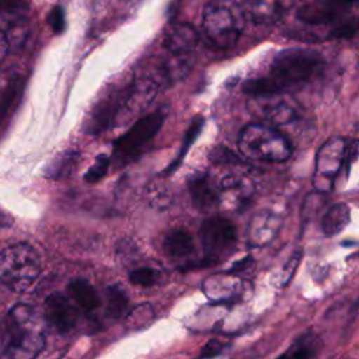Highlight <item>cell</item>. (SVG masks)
<instances>
[{
    "label": "cell",
    "mask_w": 359,
    "mask_h": 359,
    "mask_svg": "<svg viewBox=\"0 0 359 359\" xmlns=\"http://www.w3.org/2000/svg\"><path fill=\"white\" fill-rule=\"evenodd\" d=\"M323 66L318 52L304 48H287L278 52L265 74L245 80L243 91L250 95L283 94L310 80Z\"/></svg>",
    "instance_id": "1"
},
{
    "label": "cell",
    "mask_w": 359,
    "mask_h": 359,
    "mask_svg": "<svg viewBox=\"0 0 359 359\" xmlns=\"http://www.w3.org/2000/svg\"><path fill=\"white\" fill-rule=\"evenodd\" d=\"M45 346L41 316L28 304H15L0 324V356L13 359L35 358Z\"/></svg>",
    "instance_id": "2"
},
{
    "label": "cell",
    "mask_w": 359,
    "mask_h": 359,
    "mask_svg": "<svg viewBox=\"0 0 359 359\" xmlns=\"http://www.w3.org/2000/svg\"><path fill=\"white\" fill-rule=\"evenodd\" d=\"M244 28V11L233 0H210L202 13V29L219 49L233 48Z\"/></svg>",
    "instance_id": "3"
},
{
    "label": "cell",
    "mask_w": 359,
    "mask_h": 359,
    "mask_svg": "<svg viewBox=\"0 0 359 359\" xmlns=\"http://www.w3.org/2000/svg\"><path fill=\"white\" fill-rule=\"evenodd\" d=\"M39 273L41 258L29 244L18 243L0 251V283L10 290H28Z\"/></svg>",
    "instance_id": "4"
},
{
    "label": "cell",
    "mask_w": 359,
    "mask_h": 359,
    "mask_svg": "<svg viewBox=\"0 0 359 359\" xmlns=\"http://www.w3.org/2000/svg\"><path fill=\"white\" fill-rule=\"evenodd\" d=\"M240 151L252 160L282 163L292 154V144L285 135L269 125L250 123L240 132Z\"/></svg>",
    "instance_id": "5"
},
{
    "label": "cell",
    "mask_w": 359,
    "mask_h": 359,
    "mask_svg": "<svg viewBox=\"0 0 359 359\" xmlns=\"http://www.w3.org/2000/svg\"><path fill=\"white\" fill-rule=\"evenodd\" d=\"M205 258L217 262L230 255L237 244V231L234 224L222 216L206 219L199 230Z\"/></svg>",
    "instance_id": "6"
},
{
    "label": "cell",
    "mask_w": 359,
    "mask_h": 359,
    "mask_svg": "<svg viewBox=\"0 0 359 359\" xmlns=\"http://www.w3.org/2000/svg\"><path fill=\"white\" fill-rule=\"evenodd\" d=\"M345 140L339 136L330 137L317 151L313 174V187L317 192H330L334 187L337 174L345 161Z\"/></svg>",
    "instance_id": "7"
},
{
    "label": "cell",
    "mask_w": 359,
    "mask_h": 359,
    "mask_svg": "<svg viewBox=\"0 0 359 359\" xmlns=\"http://www.w3.org/2000/svg\"><path fill=\"white\" fill-rule=\"evenodd\" d=\"M167 109L160 108L137 119L133 126L115 142V150L122 156H132L150 142L161 129Z\"/></svg>",
    "instance_id": "8"
},
{
    "label": "cell",
    "mask_w": 359,
    "mask_h": 359,
    "mask_svg": "<svg viewBox=\"0 0 359 359\" xmlns=\"http://www.w3.org/2000/svg\"><path fill=\"white\" fill-rule=\"evenodd\" d=\"M247 107L254 116L276 125H289L300 116L297 107L283 94L251 95Z\"/></svg>",
    "instance_id": "9"
},
{
    "label": "cell",
    "mask_w": 359,
    "mask_h": 359,
    "mask_svg": "<svg viewBox=\"0 0 359 359\" xmlns=\"http://www.w3.org/2000/svg\"><path fill=\"white\" fill-rule=\"evenodd\" d=\"M45 318L57 332L65 334L76 327L79 307L70 297L62 293H53L46 299Z\"/></svg>",
    "instance_id": "10"
},
{
    "label": "cell",
    "mask_w": 359,
    "mask_h": 359,
    "mask_svg": "<svg viewBox=\"0 0 359 359\" xmlns=\"http://www.w3.org/2000/svg\"><path fill=\"white\" fill-rule=\"evenodd\" d=\"M282 219L278 213L271 210L257 212L248 222L245 238L251 247H264L269 244L279 233Z\"/></svg>",
    "instance_id": "11"
},
{
    "label": "cell",
    "mask_w": 359,
    "mask_h": 359,
    "mask_svg": "<svg viewBox=\"0 0 359 359\" xmlns=\"http://www.w3.org/2000/svg\"><path fill=\"white\" fill-rule=\"evenodd\" d=\"M243 282L234 272L216 273L206 278L202 283V292L215 303H226L241 294Z\"/></svg>",
    "instance_id": "12"
},
{
    "label": "cell",
    "mask_w": 359,
    "mask_h": 359,
    "mask_svg": "<svg viewBox=\"0 0 359 359\" xmlns=\"http://www.w3.org/2000/svg\"><path fill=\"white\" fill-rule=\"evenodd\" d=\"M198 41L199 35L192 25L177 22L167 28L163 38V46L168 55L192 56Z\"/></svg>",
    "instance_id": "13"
},
{
    "label": "cell",
    "mask_w": 359,
    "mask_h": 359,
    "mask_svg": "<svg viewBox=\"0 0 359 359\" xmlns=\"http://www.w3.org/2000/svg\"><path fill=\"white\" fill-rule=\"evenodd\" d=\"M351 4L337 3L331 0H318L314 4L304 6L299 13V18L310 25H324L335 21L339 14L349 8Z\"/></svg>",
    "instance_id": "14"
},
{
    "label": "cell",
    "mask_w": 359,
    "mask_h": 359,
    "mask_svg": "<svg viewBox=\"0 0 359 359\" xmlns=\"http://www.w3.org/2000/svg\"><path fill=\"white\" fill-rule=\"evenodd\" d=\"M188 189L192 203L199 212H210L220 202V194L216 191L210 178L205 174L192 177L188 182Z\"/></svg>",
    "instance_id": "15"
},
{
    "label": "cell",
    "mask_w": 359,
    "mask_h": 359,
    "mask_svg": "<svg viewBox=\"0 0 359 359\" xmlns=\"http://www.w3.org/2000/svg\"><path fill=\"white\" fill-rule=\"evenodd\" d=\"M69 294L70 299L76 303V306L87 314L94 313L101 304V299L97 289L87 279H73L69 283Z\"/></svg>",
    "instance_id": "16"
},
{
    "label": "cell",
    "mask_w": 359,
    "mask_h": 359,
    "mask_svg": "<svg viewBox=\"0 0 359 359\" xmlns=\"http://www.w3.org/2000/svg\"><path fill=\"white\" fill-rule=\"evenodd\" d=\"M351 220V209L345 202L331 205L321 219V231L327 237L339 234Z\"/></svg>",
    "instance_id": "17"
},
{
    "label": "cell",
    "mask_w": 359,
    "mask_h": 359,
    "mask_svg": "<svg viewBox=\"0 0 359 359\" xmlns=\"http://www.w3.org/2000/svg\"><path fill=\"white\" fill-rule=\"evenodd\" d=\"M164 252L171 258H184L194 252V237L185 229H174L163 240Z\"/></svg>",
    "instance_id": "18"
},
{
    "label": "cell",
    "mask_w": 359,
    "mask_h": 359,
    "mask_svg": "<svg viewBox=\"0 0 359 359\" xmlns=\"http://www.w3.org/2000/svg\"><path fill=\"white\" fill-rule=\"evenodd\" d=\"M321 349V341L320 338L313 334L307 332L300 335L290 348L282 353V358H292V359H307L316 356Z\"/></svg>",
    "instance_id": "19"
},
{
    "label": "cell",
    "mask_w": 359,
    "mask_h": 359,
    "mask_svg": "<svg viewBox=\"0 0 359 359\" xmlns=\"http://www.w3.org/2000/svg\"><path fill=\"white\" fill-rule=\"evenodd\" d=\"M248 13L258 22H272L282 14L280 0H248Z\"/></svg>",
    "instance_id": "20"
},
{
    "label": "cell",
    "mask_w": 359,
    "mask_h": 359,
    "mask_svg": "<svg viewBox=\"0 0 359 359\" xmlns=\"http://www.w3.org/2000/svg\"><path fill=\"white\" fill-rule=\"evenodd\" d=\"M220 191L222 194L231 196V199L237 203L248 198V195L252 192V185L248 178L231 174L220 181Z\"/></svg>",
    "instance_id": "21"
},
{
    "label": "cell",
    "mask_w": 359,
    "mask_h": 359,
    "mask_svg": "<svg viewBox=\"0 0 359 359\" xmlns=\"http://www.w3.org/2000/svg\"><path fill=\"white\" fill-rule=\"evenodd\" d=\"M28 4L24 0H0V17L11 21L13 27L22 25L28 17Z\"/></svg>",
    "instance_id": "22"
},
{
    "label": "cell",
    "mask_w": 359,
    "mask_h": 359,
    "mask_svg": "<svg viewBox=\"0 0 359 359\" xmlns=\"http://www.w3.org/2000/svg\"><path fill=\"white\" fill-rule=\"evenodd\" d=\"M128 294L121 285H112L107 292V313L112 318H119L128 309Z\"/></svg>",
    "instance_id": "23"
},
{
    "label": "cell",
    "mask_w": 359,
    "mask_h": 359,
    "mask_svg": "<svg viewBox=\"0 0 359 359\" xmlns=\"http://www.w3.org/2000/svg\"><path fill=\"white\" fill-rule=\"evenodd\" d=\"M202 126H203V118H201V116H196V118L191 122L189 129H188V130H187V133H185V137H184V142H182L181 151L178 153V156H177L175 161L170 165V168H167V172L174 171V170H175V167L178 165V163H181V160H182V157L185 156V153H187L188 147L194 143V140H195V139H196V136L199 135V132H201Z\"/></svg>",
    "instance_id": "24"
},
{
    "label": "cell",
    "mask_w": 359,
    "mask_h": 359,
    "mask_svg": "<svg viewBox=\"0 0 359 359\" xmlns=\"http://www.w3.org/2000/svg\"><path fill=\"white\" fill-rule=\"evenodd\" d=\"M158 271L150 266H142L132 269L129 272V280L133 285L142 286V287H150L158 282Z\"/></svg>",
    "instance_id": "25"
},
{
    "label": "cell",
    "mask_w": 359,
    "mask_h": 359,
    "mask_svg": "<svg viewBox=\"0 0 359 359\" xmlns=\"http://www.w3.org/2000/svg\"><path fill=\"white\" fill-rule=\"evenodd\" d=\"M77 160H79V154L74 151H67L63 156H59L50 168V175L55 178L69 175L72 170L76 167Z\"/></svg>",
    "instance_id": "26"
},
{
    "label": "cell",
    "mask_w": 359,
    "mask_h": 359,
    "mask_svg": "<svg viewBox=\"0 0 359 359\" xmlns=\"http://www.w3.org/2000/svg\"><path fill=\"white\" fill-rule=\"evenodd\" d=\"M147 199L154 208L163 209L171 203V194L167 187L161 184H151L147 188Z\"/></svg>",
    "instance_id": "27"
},
{
    "label": "cell",
    "mask_w": 359,
    "mask_h": 359,
    "mask_svg": "<svg viewBox=\"0 0 359 359\" xmlns=\"http://www.w3.org/2000/svg\"><path fill=\"white\" fill-rule=\"evenodd\" d=\"M109 167V157L107 154H98L91 164V167L84 174V180L88 182H97L100 181L108 171Z\"/></svg>",
    "instance_id": "28"
},
{
    "label": "cell",
    "mask_w": 359,
    "mask_h": 359,
    "mask_svg": "<svg viewBox=\"0 0 359 359\" xmlns=\"http://www.w3.org/2000/svg\"><path fill=\"white\" fill-rule=\"evenodd\" d=\"M153 318V309L149 304H140L128 314V324L133 328L144 327Z\"/></svg>",
    "instance_id": "29"
},
{
    "label": "cell",
    "mask_w": 359,
    "mask_h": 359,
    "mask_svg": "<svg viewBox=\"0 0 359 359\" xmlns=\"http://www.w3.org/2000/svg\"><path fill=\"white\" fill-rule=\"evenodd\" d=\"M210 161L216 164H240L243 163L241 158H238L231 150L226 147H215L210 153Z\"/></svg>",
    "instance_id": "30"
},
{
    "label": "cell",
    "mask_w": 359,
    "mask_h": 359,
    "mask_svg": "<svg viewBox=\"0 0 359 359\" xmlns=\"http://www.w3.org/2000/svg\"><path fill=\"white\" fill-rule=\"evenodd\" d=\"M48 22L50 25V28L53 29V32L60 34L65 29L66 25V20H65V11L60 6H55L49 15H48Z\"/></svg>",
    "instance_id": "31"
},
{
    "label": "cell",
    "mask_w": 359,
    "mask_h": 359,
    "mask_svg": "<svg viewBox=\"0 0 359 359\" xmlns=\"http://www.w3.org/2000/svg\"><path fill=\"white\" fill-rule=\"evenodd\" d=\"M299 262H300V252H296V254L292 255V257L289 258V261L285 264V266H283V269H282V273H280V276H279V280H280V285H282V286H285V285L289 283V280L292 279V276H293V273H294V271H296Z\"/></svg>",
    "instance_id": "32"
},
{
    "label": "cell",
    "mask_w": 359,
    "mask_h": 359,
    "mask_svg": "<svg viewBox=\"0 0 359 359\" xmlns=\"http://www.w3.org/2000/svg\"><path fill=\"white\" fill-rule=\"evenodd\" d=\"M223 351V344H220L216 339H210L201 351V356L202 358H210V356H216Z\"/></svg>",
    "instance_id": "33"
},
{
    "label": "cell",
    "mask_w": 359,
    "mask_h": 359,
    "mask_svg": "<svg viewBox=\"0 0 359 359\" xmlns=\"http://www.w3.org/2000/svg\"><path fill=\"white\" fill-rule=\"evenodd\" d=\"M356 154H358V143H356V140H353L352 144L348 146V153H346V150H345V158H346V167H348V170H349L351 164L356 160Z\"/></svg>",
    "instance_id": "34"
},
{
    "label": "cell",
    "mask_w": 359,
    "mask_h": 359,
    "mask_svg": "<svg viewBox=\"0 0 359 359\" xmlns=\"http://www.w3.org/2000/svg\"><path fill=\"white\" fill-rule=\"evenodd\" d=\"M8 48H10L8 38H7V35L0 29V62L6 57V55H7V52H8Z\"/></svg>",
    "instance_id": "35"
},
{
    "label": "cell",
    "mask_w": 359,
    "mask_h": 359,
    "mask_svg": "<svg viewBox=\"0 0 359 359\" xmlns=\"http://www.w3.org/2000/svg\"><path fill=\"white\" fill-rule=\"evenodd\" d=\"M250 262H251V257H245L244 259H241V261L236 262V264H234V265L231 266V269H230L229 272H236V271H244V269H247V268H248Z\"/></svg>",
    "instance_id": "36"
}]
</instances>
